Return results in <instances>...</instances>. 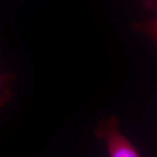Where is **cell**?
Wrapping results in <instances>:
<instances>
[{"label":"cell","mask_w":157,"mask_h":157,"mask_svg":"<svg viewBox=\"0 0 157 157\" xmlns=\"http://www.w3.org/2000/svg\"><path fill=\"white\" fill-rule=\"evenodd\" d=\"M13 76L11 74H0V107L5 105L11 98V83Z\"/></svg>","instance_id":"cell-2"},{"label":"cell","mask_w":157,"mask_h":157,"mask_svg":"<svg viewBox=\"0 0 157 157\" xmlns=\"http://www.w3.org/2000/svg\"><path fill=\"white\" fill-rule=\"evenodd\" d=\"M119 120L115 116L100 119L94 130L95 137L104 141L109 157H143L119 130Z\"/></svg>","instance_id":"cell-1"}]
</instances>
